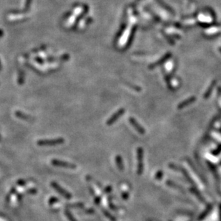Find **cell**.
Wrapping results in <instances>:
<instances>
[{
  "instance_id": "cell-1",
  "label": "cell",
  "mask_w": 221,
  "mask_h": 221,
  "mask_svg": "<svg viewBox=\"0 0 221 221\" xmlns=\"http://www.w3.org/2000/svg\"><path fill=\"white\" fill-rule=\"evenodd\" d=\"M64 139L62 138H58L55 139H51V140H40L37 142V144L39 146H55V145L60 144L64 143Z\"/></svg>"
},
{
  "instance_id": "cell-2",
  "label": "cell",
  "mask_w": 221,
  "mask_h": 221,
  "mask_svg": "<svg viewBox=\"0 0 221 221\" xmlns=\"http://www.w3.org/2000/svg\"><path fill=\"white\" fill-rule=\"evenodd\" d=\"M138 159V174H141L143 171V149L139 147L137 149Z\"/></svg>"
},
{
  "instance_id": "cell-3",
  "label": "cell",
  "mask_w": 221,
  "mask_h": 221,
  "mask_svg": "<svg viewBox=\"0 0 221 221\" xmlns=\"http://www.w3.org/2000/svg\"><path fill=\"white\" fill-rule=\"evenodd\" d=\"M124 112H125L124 108H120L118 111H116V113H113L109 119H108V121H107L106 122L107 125H109L110 126V125H112L113 123H114L115 122H116V121L120 118V116H121L124 113Z\"/></svg>"
},
{
  "instance_id": "cell-4",
  "label": "cell",
  "mask_w": 221,
  "mask_h": 221,
  "mask_svg": "<svg viewBox=\"0 0 221 221\" xmlns=\"http://www.w3.org/2000/svg\"><path fill=\"white\" fill-rule=\"evenodd\" d=\"M52 164H53V165L57 166V167H62L68 169H75V167H76V166L73 165V164L69 163V162H63V161L58 160V159H53V160H52Z\"/></svg>"
},
{
  "instance_id": "cell-5",
  "label": "cell",
  "mask_w": 221,
  "mask_h": 221,
  "mask_svg": "<svg viewBox=\"0 0 221 221\" xmlns=\"http://www.w3.org/2000/svg\"><path fill=\"white\" fill-rule=\"evenodd\" d=\"M129 122H130L131 124L133 126V127L134 128V129H136L139 134H144L145 133L144 129V128L142 127L139 123H138L137 121H136V119H134V118L132 117L129 118Z\"/></svg>"
},
{
  "instance_id": "cell-6",
  "label": "cell",
  "mask_w": 221,
  "mask_h": 221,
  "mask_svg": "<svg viewBox=\"0 0 221 221\" xmlns=\"http://www.w3.org/2000/svg\"><path fill=\"white\" fill-rule=\"evenodd\" d=\"M53 186H54V187L55 189H56L57 190H58V192H59L60 193L61 195H62L63 196H65V197H66L67 199H70L71 197V195L69 194L68 193H67L65 190H64L63 189L61 188L60 187L59 185H58L57 184H55V183H53Z\"/></svg>"
},
{
  "instance_id": "cell-7",
  "label": "cell",
  "mask_w": 221,
  "mask_h": 221,
  "mask_svg": "<svg viewBox=\"0 0 221 221\" xmlns=\"http://www.w3.org/2000/svg\"><path fill=\"white\" fill-rule=\"evenodd\" d=\"M116 165H117L118 167H119V170H123V159H122L120 155H117L116 157Z\"/></svg>"
}]
</instances>
